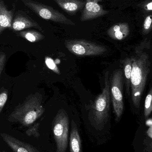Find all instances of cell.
<instances>
[{
	"mask_svg": "<svg viewBox=\"0 0 152 152\" xmlns=\"http://www.w3.org/2000/svg\"><path fill=\"white\" fill-rule=\"evenodd\" d=\"M132 61L131 58H127L124 62V70L125 74L126 92L128 97L130 96V80L132 69Z\"/></svg>",
	"mask_w": 152,
	"mask_h": 152,
	"instance_id": "obj_15",
	"label": "cell"
},
{
	"mask_svg": "<svg viewBox=\"0 0 152 152\" xmlns=\"http://www.w3.org/2000/svg\"><path fill=\"white\" fill-rule=\"evenodd\" d=\"M37 28L42 30V27L37 21L25 14L23 12L18 11L12 20L11 28L15 31H23L28 28Z\"/></svg>",
	"mask_w": 152,
	"mask_h": 152,
	"instance_id": "obj_9",
	"label": "cell"
},
{
	"mask_svg": "<svg viewBox=\"0 0 152 152\" xmlns=\"http://www.w3.org/2000/svg\"><path fill=\"white\" fill-rule=\"evenodd\" d=\"M45 63L46 65L49 69H51L52 71L58 75L60 74V72L59 68L58 67L52 58L49 57H46Z\"/></svg>",
	"mask_w": 152,
	"mask_h": 152,
	"instance_id": "obj_20",
	"label": "cell"
},
{
	"mask_svg": "<svg viewBox=\"0 0 152 152\" xmlns=\"http://www.w3.org/2000/svg\"><path fill=\"white\" fill-rule=\"evenodd\" d=\"M42 101L40 94L31 95L22 104L15 108L9 116L8 121L11 122H18L24 126H31L44 113Z\"/></svg>",
	"mask_w": 152,
	"mask_h": 152,
	"instance_id": "obj_2",
	"label": "cell"
},
{
	"mask_svg": "<svg viewBox=\"0 0 152 152\" xmlns=\"http://www.w3.org/2000/svg\"><path fill=\"white\" fill-rule=\"evenodd\" d=\"M123 75L121 69L115 70L111 82L112 101L114 113L117 120L121 118L124 110Z\"/></svg>",
	"mask_w": 152,
	"mask_h": 152,
	"instance_id": "obj_7",
	"label": "cell"
},
{
	"mask_svg": "<svg viewBox=\"0 0 152 152\" xmlns=\"http://www.w3.org/2000/svg\"><path fill=\"white\" fill-rule=\"evenodd\" d=\"M152 15H148L145 19L142 27V33L146 35L149 34L152 29Z\"/></svg>",
	"mask_w": 152,
	"mask_h": 152,
	"instance_id": "obj_19",
	"label": "cell"
},
{
	"mask_svg": "<svg viewBox=\"0 0 152 152\" xmlns=\"http://www.w3.org/2000/svg\"><path fill=\"white\" fill-rule=\"evenodd\" d=\"M132 69L130 80V95L134 106L139 109L146 81L151 71L149 55L138 50L131 58Z\"/></svg>",
	"mask_w": 152,
	"mask_h": 152,
	"instance_id": "obj_1",
	"label": "cell"
},
{
	"mask_svg": "<svg viewBox=\"0 0 152 152\" xmlns=\"http://www.w3.org/2000/svg\"><path fill=\"white\" fill-rule=\"evenodd\" d=\"M70 151L82 152L81 138L76 124L73 120L71 121V129L70 137Z\"/></svg>",
	"mask_w": 152,
	"mask_h": 152,
	"instance_id": "obj_14",
	"label": "cell"
},
{
	"mask_svg": "<svg viewBox=\"0 0 152 152\" xmlns=\"http://www.w3.org/2000/svg\"><path fill=\"white\" fill-rule=\"evenodd\" d=\"M8 97V91L7 89H4L0 92V113L1 112Z\"/></svg>",
	"mask_w": 152,
	"mask_h": 152,
	"instance_id": "obj_21",
	"label": "cell"
},
{
	"mask_svg": "<svg viewBox=\"0 0 152 152\" xmlns=\"http://www.w3.org/2000/svg\"><path fill=\"white\" fill-rule=\"evenodd\" d=\"M69 15L73 16L84 8V0H53Z\"/></svg>",
	"mask_w": 152,
	"mask_h": 152,
	"instance_id": "obj_11",
	"label": "cell"
},
{
	"mask_svg": "<svg viewBox=\"0 0 152 152\" xmlns=\"http://www.w3.org/2000/svg\"><path fill=\"white\" fill-rule=\"evenodd\" d=\"M64 44L70 52L79 57L98 56L107 51L104 46L84 39L67 40Z\"/></svg>",
	"mask_w": 152,
	"mask_h": 152,
	"instance_id": "obj_6",
	"label": "cell"
},
{
	"mask_svg": "<svg viewBox=\"0 0 152 152\" xmlns=\"http://www.w3.org/2000/svg\"><path fill=\"white\" fill-rule=\"evenodd\" d=\"M40 123H35L34 125H31L26 130V134L27 136H34L36 138H38L40 136V134L38 132Z\"/></svg>",
	"mask_w": 152,
	"mask_h": 152,
	"instance_id": "obj_18",
	"label": "cell"
},
{
	"mask_svg": "<svg viewBox=\"0 0 152 152\" xmlns=\"http://www.w3.org/2000/svg\"><path fill=\"white\" fill-rule=\"evenodd\" d=\"M69 122L66 112L61 109L54 119L52 131L56 145V152H66L68 146Z\"/></svg>",
	"mask_w": 152,
	"mask_h": 152,
	"instance_id": "obj_4",
	"label": "cell"
},
{
	"mask_svg": "<svg viewBox=\"0 0 152 152\" xmlns=\"http://www.w3.org/2000/svg\"><path fill=\"white\" fill-rule=\"evenodd\" d=\"M152 88H151L148 94L146 96L145 102L144 115L147 118L150 116L152 110Z\"/></svg>",
	"mask_w": 152,
	"mask_h": 152,
	"instance_id": "obj_17",
	"label": "cell"
},
{
	"mask_svg": "<svg viewBox=\"0 0 152 152\" xmlns=\"http://www.w3.org/2000/svg\"><path fill=\"white\" fill-rule=\"evenodd\" d=\"M23 3L32 11L46 20L70 26L76 24L72 20L51 6L33 0H22Z\"/></svg>",
	"mask_w": 152,
	"mask_h": 152,
	"instance_id": "obj_5",
	"label": "cell"
},
{
	"mask_svg": "<svg viewBox=\"0 0 152 152\" xmlns=\"http://www.w3.org/2000/svg\"><path fill=\"white\" fill-rule=\"evenodd\" d=\"M138 6L142 8L145 12H151L152 10V0H145L138 4Z\"/></svg>",
	"mask_w": 152,
	"mask_h": 152,
	"instance_id": "obj_22",
	"label": "cell"
},
{
	"mask_svg": "<svg viewBox=\"0 0 152 152\" xmlns=\"http://www.w3.org/2000/svg\"><path fill=\"white\" fill-rule=\"evenodd\" d=\"M0 135L13 152H40L33 145L20 141L9 134L1 133Z\"/></svg>",
	"mask_w": 152,
	"mask_h": 152,
	"instance_id": "obj_10",
	"label": "cell"
},
{
	"mask_svg": "<svg viewBox=\"0 0 152 152\" xmlns=\"http://www.w3.org/2000/svg\"><path fill=\"white\" fill-rule=\"evenodd\" d=\"M20 36L30 42H39L44 39L45 37L40 32L35 30L21 31L19 33Z\"/></svg>",
	"mask_w": 152,
	"mask_h": 152,
	"instance_id": "obj_16",
	"label": "cell"
},
{
	"mask_svg": "<svg viewBox=\"0 0 152 152\" xmlns=\"http://www.w3.org/2000/svg\"><path fill=\"white\" fill-rule=\"evenodd\" d=\"M6 61V55L4 52H0V76L3 69Z\"/></svg>",
	"mask_w": 152,
	"mask_h": 152,
	"instance_id": "obj_23",
	"label": "cell"
},
{
	"mask_svg": "<svg viewBox=\"0 0 152 152\" xmlns=\"http://www.w3.org/2000/svg\"><path fill=\"white\" fill-rule=\"evenodd\" d=\"M152 126H149V128L148 129L147 131V134L148 136L150 137L151 139L152 138Z\"/></svg>",
	"mask_w": 152,
	"mask_h": 152,
	"instance_id": "obj_24",
	"label": "cell"
},
{
	"mask_svg": "<svg viewBox=\"0 0 152 152\" xmlns=\"http://www.w3.org/2000/svg\"><path fill=\"white\" fill-rule=\"evenodd\" d=\"M130 32L129 24L120 23L112 26L107 31L108 35L114 40H124L126 38Z\"/></svg>",
	"mask_w": 152,
	"mask_h": 152,
	"instance_id": "obj_12",
	"label": "cell"
},
{
	"mask_svg": "<svg viewBox=\"0 0 152 152\" xmlns=\"http://www.w3.org/2000/svg\"><path fill=\"white\" fill-rule=\"evenodd\" d=\"M13 10H9L2 0H0V34L7 28H11Z\"/></svg>",
	"mask_w": 152,
	"mask_h": 152,
	"instance_id": "obj_13",
	"label": "cell"
},
{
	"mask_svg": "<svg viewBox=\"0 0 152 152\" xmlns=\"http://www.w3.org/2000/svg\"><path fill=\"white\" fill-rule=\"evenodd\" d=\"M102 0H86L80 17L81 21H89L109 13L104 10L103 6L100 4Z\"/></svg>",
	"mask_w": 152,
	"mask_h": 152,
	"instance_id": "obj_8",
	"label": "cell"
},
{
	"mask_svg": "<svg viewBox=\"0 0 152 152\" xmlns=\"http://www.w3.org/2000/svg\"><path fill=\"white\" fill-rule=\"evenodd\" d=\"M110 89L109 73L105 74L104 86L94 102L91 111L92 122L95 127H103L108 121L110 106Z\"/></svg>",
	"mask_w": 152,
	"mask_h": 152,
	"instance_id": "obj_3",
	"label": "cell"
}]
</instances>
